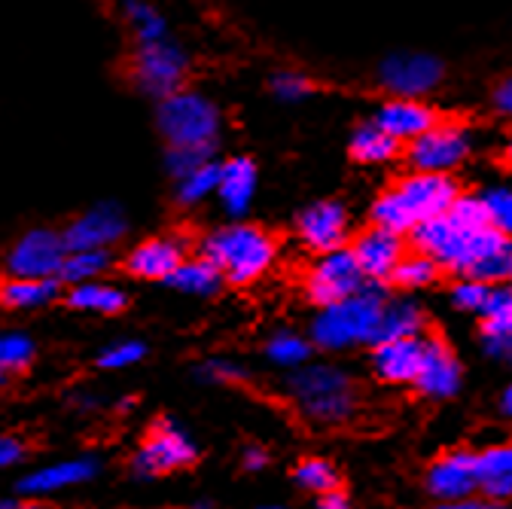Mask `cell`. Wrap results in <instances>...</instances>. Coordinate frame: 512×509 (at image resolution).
<instances>
[{
	"mask_svg": "<svg viewBox=\"0 0 512 509\" xmlns=\"http://www.w3.org/2000/svg\"><path fill=\"white\" fill-rule=\"evenodd\" d=\"M470 156V135L455 122H439L406 147V159L418 174H448Z\"/></svg>",
	"mask_w": 512,
	"mask_h": 509,
	"instance_id": "cell-7",
	"label": "cell"
},
{
	"mask_svg": "<svg viewBox=\"0 0 512 509\" xmlns=\"http://www.w3.org/2000/svg\"><path fill=\"white\" fill-rule=\"evenodd\" d=\"M205 260L220 269L232 284H250L275 263V241L256 226H226L202 241Z\"/></svg>",
	"mask_w": 512,
	"mask_h": 509,
	"instance_id": "cell-3",
	"label": "cell"
},
{
	"mask_svg": "<svg viewBox=\"0 0 512 509\" xmlns=\"http://www.w3.org/2000/svg\"><path fill=\"white\" fill-rule=\"evenodd\" d=\"M494 107H497L500 113H509V110H512V83H509V80H500V83L494 86Z\"/></svg>",
	"mask_w": 512,
	"mask_h": 509,
	"instance_id": "cell-48",
	"label": "cell"
},
{
	"mask_svg": "<svg viewBox=\"0 0 512 509\" xmlns=\"http://www.w3.org/2000/svg\"><path fill=\"white\" fill-rule=\"evenodd\" d=\"M128 16H132V25H135V37L138 43H156V40H165V22L162 16L147 7V4H128Z\"/></svg>",
	"mask_w": 512,
	"mask_h": 509,
	"instance_id": "cell-38",
	"label": "cell"
},
{
	"mask_svg": "<svg viewBox=\"0 0 512 509\" xmlns=\"http://www.w3.org/2000/svg\"><path fill=\"white\" fill-rule=\"evenodd\" d=\"M482 345H485V354H491V357H497V360H509L512 336H485Z\"/></svg>",
	"mask_w": 512,
	"mask_h": 509,
	"instance_id": "cell-46",
	"label": "cell"
},
{
	"mask_svg": "<svg viewBox=\"0 0 512 509\" xmlns=\"http://www.w3.org/2000/svg\"><path fill=\"white\" fill-rule=\"evenodd\" d=\"M183 260H186V247L180 238H150L128 253L125 269L135 278L168 281Z\"/></svg>",
	"mask_w": 512,
	"mask_h": 509,
	"instance_id": "cell-19",
	"label": "cell"
},
{
	"mask_svg": "<svg viewBox=\"0 0 512 509\" xmlns=\"http://www.w3.org/2000/svg\"><path fill=\"white\" fill-rule=\"evenodd\" d=\"M384 305V290L375 281H366L360 293L327 305L324 314H317V321L311 327V339L317 348L327 351H345L354 345H372L378 317Z\"/></svg>",
	"mask_w": 512,
	"mask_h": 509,
	"instance_id": "cell-2",
	"label": "cell"
},
{
	"mask_svg": "<svg viewBox=\"0 0 512 509\" xmlns=\"http://www.w3.org/2000/svg\"><path fill=\"white\" fill-rule=\"evenodd\" d=\"M68 250L61 244V235L52 229H34L16 241L10 250V272L13 278H55Z\"/></svg>",
	"mask_w": 512,
	"mask_h": 509,
	"instance_id": "cell-12",
	"label": "cell"
},
{
	"mask_svg": "<svg viewBox=\"0 0 512 509\" xmlns=\"http://www.w3.org/2000/svg\"><path fill=\"white\" fill-rule=\"evenodd\" d=\"M482 205H485V214H488V223L497 229V232H509L512 229V193L506 186H497V189H488V193L479 196Z\"/></svg>",
	"mask_w": 512,
	"mask_h": 509,
	"instance_id": "cell-37",
	"label": "cell"
},
{
	"mask_svg": "<svg viewBox=\"0 0 512 509\" xmlns=\"http://www.w3.org/2000/svg\"><path fill=\"white\" fill-rule=\"evenodd\" d=\"M482 509H506V506H503V503H494V500H488V503H485Z\"/></svg>",
	"mask_w": 512,
	"mask_h": 509,
	"instance_id": "cell-54",
	"label": "cell"
},
{
	"mask_svg": "<svg viewBox=\"0 0 512 509\" xmlns=\"http://www.w3.org/2000/svg\"><path fill=\"white\" fill-rule=\"evenodd\" d=\"M263 509H284V506H263Z\"/></svg>",
	"mask_w": 512,
	"mask_h": 509,
	"instance_id": "cell-57",
	"label": "cell"
},
{
	"mask_svg": "<svg viewBox=\"0 0 512 509\" xmlns=\"http://www.w3.org/2000/svg\"><path fill=\"white\" fill-rule=\"evenodd\" d=\"M509 275H512V247H503V250L491 253V257L479 260V263L467 272V278H473V281H479V284H488V287H497V284L506 281Z\"/></svg>",
	"mask_w": 512,
	"mask_h": 509,
	"instance_id": "cell-36",
	"label": "cell"
},
{
	"mask_svg": "<svg viewBox=\"0 0 512 509\" xmlns=\"http://www.w3.org/2000/svg\"><path fill=\"white\" fill-rule=\"evenodd\" d=\"M253 189H256V165L247 156H238V159H229L220 165L217 196L232 217L247 214V208L253 202Z\"/></svg>",
	"mask_w": 512,
	"mask_h": 509,
	"instance_id": "cell-21",
	"label": "cell"
},
{
	"mask_svg": "<svg viewBox=\"0 0 512 509\" xmlns=\"http://www.w3.org/2000/svg\"><path fill=\"white\" fill-rule=\"evenodd\" d=\"M372 220H375L378 229H388L394 235H406V232L415 229L412 220H409V214L403 211V205H400L394 189H388V193L378 196V202L372 205Z\"/></svg>",
	"mask_w": 512,
	"mask_h": 509,
	"instance_id": "cell-31",
	"label": "cell"
},
{
	"mask_svg": "<svg viewBox=\"0 0 512 509\" xmlns=\"http://www.w3.org/2000/svg\"><path fill=\"white\" fill-rule=\"evenodd\" d=\"M412 244L418 253L430 257L439 269H452V272H470L479 260L491 257V253L509 247V238L497 232L494 226L482 229H467L455 223L448 214L424 220L412 229Z\"/></svg>",
	"mask_w": 512,
	"mask_h": 509,
	"instance_id": "cell-1",
	"label": "cell"
},
{
	"mask_svg": "<svg viewBox=\"0 0 512 509\" xmlns=\"http://www.w3.org/2000/svg\"><path fill=\"white\" fill-rule=\"evenodd\" d=\"M58 296L55 278H13L0 287V302L10 308H37Z\"/></svg>",
	"mask_w": 512,
	"mask_h": 509,
	"instance_id": "cell-27",
	"label": "cell"
},
{
	"mask_svg": "<svg viewBox=\"0 0 512 509\" xmlns=\"http://www.w3.org/2000/svg\"><path fill=\"white\" fill-rule=\"evenodd\" d=\"M403 150V144H397L391 135H384L375 122L360 125L351 138V156L363 165H378V162H391L397 153Z\"/></svg>",
	"mask_w": 512,
	"mask_h": 509,
	"instance_id": "cell-26",
	"label": "cell"
},
{
	"mask_svg": "<svg viewBox=\"0 0 512 509\" xmlns=\"http://www.w3.org/2000/svg\"><path fill=\"white\" fill-rule=\"evenodd\" d=\"M159 132L171 147H214L220 110L199 92H174L159 101Z\"/></svg>",
	"mask_w": 512,
	"mask_h": 509,
	"instance_id": "cell-5",
	"label": "cell"
},
{
	"mask_svg": "<svg viewBox=\"0 0 512 509\" xmlns=\"http://www.w3.org/2000/svg\"><path fill=\"white\" fill-rule=\"evenodd\" d=\"M488 317H512V290L509 287H488V296L479 308Z\"/></svg>",
	"mask_w": 512,
	"mask_h": 509,
	"instance_id": "cell-44",
	"label": "cell"
},
{
	"mask_svg": "<svg viewBox=\"0 0 512 509\" xmlns=\"http://www.w3.org/2000/svg\"><path fill=\"white\" fill-rule=\"evenodd\" d=\"M421 351H424L421 336L378 342L375 354H372V366H375L378 378L394 381V385H403V381H415L418 366H421Z\"/></svg>",
	"mask_w": 512,
	"mask_h": 509,
	"instance_id": "cell-20",
	"label": "cell"
},
{
	"mask_svg": "<svg viewBox=\"0 0 512 509\" xmlns=\"http://www.w3.org/2000/svg\"><path fill=\"white\" fill-rule=\"evenodd\" d=\"M144 354H147V348H144L141 342H119V345L107 348V351L101 354L98 363H101L104 369H125V366H132V363L144 360Z\"/></svg>",
	"mask_w": 512,
	"mask_h": 509,
	"instance_id": "cell-41",
	"label": "cell"
},
{
	"mask_svg": "<svg viewBox=\"0 0 512 509\" xmlns=\"http://www.w3.org/2000/svg\"><path fill=\"white\" fill-rule=\"evenodd\" d=\"M272 92H275L281 101H299V98H305V95L314 92V83H311L308 77H302V74L284 71V74H275V77H272Z\"/></svg>",
	"mask_w": 512,
	"mask_h": 509,
	"instance_id": "cell-40",
	"label": "cell"
},
{
	"mask_svg": "<svg viewBox=\"0 0 512 509\" xmlns=\"http://www.w3.org/2000/svg\"><path fill=\"white\" fill-rule=\"evenodd\" d=\"M439 275V266L424 257V253H415V257H403L400 266L394 269V281L406 290H418V287H430Z\"/></svg>",
	"mask_w": 512,
	"mask_h": 509,
	"instance_id": "cell-32",
	"label": "cell"
},
{
	"mask_svg": "<svg viewBox=\"0 0 512 509\" xmlns=\"http://www.w3.org/2000/svg\"><path fill=\"white\" fill-rule=\"evenodd\" d=\"M299 235L311 250L333 253L348 238V211L339 202H317L299 217Z\"/></svg>",
	"mask_w": 512,
	"mask_h": 509,
	"instance_id": "cell-18",
	"label": "cell"
},
{
	"mask_svg": "<svg viewBox=\"0 0 512 509\" xmlns=\"http://www.w3.org/2000/svg\"><path fill=\"white\" fill-rule=\"evenodd\" d=\"M128 61H132V80L138 83V89H144L147 95H156L159 101L180 92L186 71H189L186 55L168 40L138 43Z\"/></svg>",
	"mask_w": 512,
	"mask_h": 509,
	"instance_id": "cell-6",
	"label": "cell"
},
{
	"mask_svg": "<svg viewBox=\"0 0 512 509\" xmlns=\"http://www.w3.org/2000/svg\"><path fill=\"white\" fill-rule=\"evenodd\" d=\"M351 257H354V263L366 281L381 284L384 278L394 275V269L406 257V241H403V235H394L388 229L372 226L354 241Z\"/></svg>",
	"mask_w": 512,
	"mask_h": 509,
	"instance_id": "cell-13",
	"label": "cell"
},
{
	"mask_svg": "<svg viewBox=\"0 0 512 509\" xmlns=\"http://www.w3.org/2000/svg\"><path fill=\"white\" fill-rule=\"evenodd\" d=\"M34 360V342L22 333H4L0 336V372L25 369Z\"/></svg>",
	"mask_w": 512,
	"mask_h": 509,
	"instance_id": "cell-35",
	"label": "cell"
},
{
	"mask_svg": "<svg viewBox=\"0 0 512 509\" xmlns=\"http://www.w3.org/2000/svg\"><path fill=\"white\" fill-rule=\"evenodd\" d=\"M211 153H214V147H171L168 150V171L180 180V177L192 174L196 168L214 162Z\"/></svg>",
	"mask_w": 512,
	"mask_h": 509,
	"instance_id": "cell-39",
	"label": "cell"
},
{
	"mask_svg": "<svg viewBox=\"0 0 512 509\" xmlns=\"http://www.w3.org/2000/svg\"><path fill=\"white\" fill-rule=\"evenodd\" d=\"M68 302L74 308H83V311H98V314H119L125 305H128V296L125 290L113 287V284H98V281H89V284H77L68 296Z\"/></svg>",
	"mask_w": 512,
	"mask_h": 509,
	"instance_id": "cell-28",
	"label": "cell"
},
{
	"mask_svg": "<svg viewBox=\"0 0 512 509\" xmlns=\"http://www.w3.org/2000/svg\"><path fill=\"white\" fill-rule=\"evenodd\" d=\"M125 235V217L116 205H98L77 217L61 235V244L68 253L74 250H104Z\"/></svg>",
	"mask_w": 512,
	"mask_h": 509,
	"instance_id": "cell-15",
	"label": "cell"
},
{
	"mask_svg": "<svg viewBox=\"0 0 512 509\" xmlns=\"http://www.w3.org/2000/svg\"><path fill=\"white\" fill-rule=\"evenodd\" d=\"M500 409H503V415H512V391H506V394H503Z\"/></svg>",
	"mask_w": 512,
	"mask_h": 509,
	"instance_id": "cell-52",
	"label": "cell"
},
{
	"mask_svg": "<svg viewBox=\"0 0 512 509\" xmlns=\"http://www.w3.org/2000/svg\"><path fill=\"white\" fill-rule=\"evenodd\" d=\"M394 193L403 205V211L409 214L412 226L442 217L448 208L455 205V199L461 196V189L455 183L452 174H418L412 171L409 177H403Z\"/></svg>",
	"mask_w": 512,
	"mask_h": 509,
	"instance_id": "cell-8",
	"label": "cell"
},
{
	"mask_svg": "<svg viewBox=\"0 0 512 509\" xmlns=\"http://www.w3.org/2000/svg\"><path fill=\"white\" fill-rule=\"evenodd\" d=\"M196 509H211V506H208V503H199V506H196Z\"/></svg>",
	"mask_w": 512,
	"mask_h": 509,
	"instance_id": "cell-56",
	"label": "cell"
},
{
	"mask_svg": "<svg viewBox=\"0 0 512 509\" xmlns=\"http://www.w3.org/2000/svg\"><path fill=\"white\" fill-rule=\"evenodd\" d=\"M485 503H479V500H452V503H439L436 509H482Z\"/></svg>",
	"mask_w": 512,
	"mask_h": 509,
	"instance_id": "cell-51",
	"label": "cell"
},
{
	"mask_svg": "<svg viewBox=\"0 0 512 509\" xmlns=\"http://www.w3.org/2000/svg\"><path fill=\"white\" fill-rule=\"evenodd\" d=\"M317 509H351V500L342 491H330V494L320 497V506Z\"/></svg>",
	"mask_w": 512,
	"mask_h": 509,
	"instance_id": "cell-50",
	"label": "cell"
},
{
	"mask_svg": "<svg viewBox=\"0 0 512 509\" xmlns=\"http://www.w3.org/2000/svg\"><path fill=\"white\" fill-rule=\"evenodd\" d=\"M366 284V278L360 275L354 257H351V250H333V253H324L320 257V263L311 269L308 275V296L311 302L317 305H336L354 293H360Z\"/></svg>",
	"mask_w": 512,
	"mask_h": 509,
	"instance_id": "cell-9",
	"label": "cell"
},
{
	"mask_svg": "<svg viewBox=\"0 0 512 509\" xmlns=\"http://www.w3.org/2000/svg\"><path fill=\"white\" fill-rule=\"evenodd\" d=\"M427 491L439 503L467 500L476 491V455L473 452H452L439 458L427 470Z\"/></svg>",
	"mask_w": 512,
	"mask_h": 509,
	"instance_id": "cell-17",
	"label": "cell"
},
{
	"mask_svg": "<svg viewBox=\"0 0 512 509\" xmlns=\"http://www.w3.org/2000/svg\"><path fill=\"white\" fill-rule=\"evenodd\" d=\"M290 394L302 415L317 424H342L354 412V385L336 366H308L290 378Z\"/></svg>",
	"mask_w": 512,
	"mask_h": 509,
	"instance_id": "cell-4",
	"label": "cell"
},
{
	"mask_svg": "<svg viewBox=\"0 0 512 509\" xmlns=\"http://www.w3.org/2000/svg\"><path fill=\"white\" fill-rule=\"evenodd\" d=\"M476 488L494 503H503L512 494V449L491 445L476 455Z\"/></svg>",
	"mask_w": 512,
	"mask_h": 509,
	"instance_id": "cell-23",
	"label": "cell"
},
{
	"mask_svg": "<svg viewBox=\"0 0 512 509\" xmlns=\"http://www.w3.org/2000/svg\"><path fill=\"white\" fill-rule=\"evenodd\" d=\"M381 86L391 89L397 98H421L430 89H436L445 77V65L433 55H391L384 65L378 68Z\"/></svg>",
	"mask_w": 512,
	"mask_h": 509,
	"instance_id": "cell-10",
	"label": "cell"
},
{
	"mask_svg": "<svg viewBox=\"0 0 512 509\" xmlns=\"http://www.w3.org/2000/svg\"><path fill=\"white\" fill-rule=\"evenodd\" d=\"M220 281H223L220 269L214 263H208L205 257H199V260H183L174 269V275L168 278V284L174 290H183V293H192V296H211V293H217L220 290Z\"/></svg>",
	"mask_w": 512,
	"mask_h": 509,
	"instance_id": "cell-25",
	"label": "cell"
},
{
	"mask_svg": "<svg viewBox=\"0 0 512 509\" xmlns=\"http://www.w3.org/2000/svg\"><path fill=\"white\" fill-rule=\"evenodd\" d=\"M98 473V464L92 458H74V461H61L52 467H40L34 473H28L19 482L22 494H49V491H61L71 485H83Z\"/></svg>",
	"mask_w": 512,
	"mask_h": 509,
	"instance_id": "cell-22",
	"label": "cell"
},
{
	"mask_svg": "<svg viewBox=\"0 0 512 509\" xmlns=\"http://www.w3.org/2000/svg\"><path fill=\"white\" fill-rule=\"evenodd\" d=\"M482 336H512V317H488L482 324Z\"/></svg>",
	"mask_w": 512,
	"mask_h": 509,
	"instance_id": "cell-47",
	"label": "cell"
},
{
	"mask_svg": "<svg viewBox=\"0 0 512 509\" xmlns=\"http://www.w3.org/2000/svg\"><path fill=\"white\" fill-rule=\"evenodd\" d=\"M196 461V445L192 439L171 421H162L153 427L144 449L135 455V473L138 476H162L177 467H186Z\"/></svg>",
	"mask_w": 512,
	"mask_h": 509,
	"instance_id": "cell-11",
	"label": "cell"
},
{
	"mask_svg": "<svg viewBox=\"0 0 512 509\" xmlns=\"http://www.w3.org/2000/svg\"><path fill=\"white\" fill-rule=\"evenodd\" d=\"M110 266V257H107V250H74L64 257L58 275L61 281H68V284H89L95 281L104 269Z\"/></svg>",
	"mask_w": 512,
	"mask_h": 509,
	"instance_id": "cell-29",
	"label": "cell"
},
{
	"mask_svg": "<svg viewBox=\"0 0 512 509\" xmlns=\"http://www.w3.org/2000/svg\"><path fill=\"white\" fill-rule=\"evenodd\" d=\"M25 458V445L13 436H0V467L19 464Z\"/></svg>",
	"mask_w": 512,
	"mask_h": 509,
	"instance_id": "cell-45",
	"label": "cell"
},
{
	"mask_svg": "<svg viewBox=\"0 0 512 509\" xmlns=\"http://www.w3.org/2000/svg\"><path fill=\"white\" fill-rule=\"evenodd\" d=\"M296 482L308 491H317V494H330V491H339V473L333 470V464L320 461V458H308L296 467Z\"/></svg>",
	"mask_w": 512,
	"mask_h": 509,
	"instance_id": "cell-33",
	"label": "cell"
},
{
	"mask_svg": "<svg viewBox=\"0 0 512 509\" xmlns=\"http://www.w3.org/2000/svg\"><path fill=\"white\" fill-rule=\"evenodd\" d=\"M485 296H488V284H479V281H473V278H464V281L455 284V290H452L455 305L464 308V311H479L482 302H485Z\"/></svg>",
	"mask_w": 512,
	"mask_h": 509,
	"instance_id": "cell-43",
	"label": "cell"
},
{
	"mask_svg": "<svg viewBox=\"0 0 512 509\" xmlns=\"http://www.w3.org/2000/svg\"><path fill=\"white\" fill-rule=\"evenodd\" d=\"M217 180H220V162H208L192 174L180 177V189H177L180 205H199L202 199L217 193Z\"/></svg>",
	"mask_w": 512,
	"mask_h": 509,
	"instance_id": "cell-30",
	"label": "cell"
},
{
	"mask_svg": "<svg viewBox=\"0 0 512 509\" xmlns=\"http://www.w3.org/2000/svg\"><path fill=\"white\" fill-rule=\"evenodd\" d=\"M22 509H49V506H43V503H28V506H22Z\"/></svg>",
	"mask_w": 512,
	"mask_h": 509,
	"instance_id": "cell-55",
	"label": "cell"
},
{
	"mask_svg": "<svg viewBox=\"0 0 512 509\" xmlns=\"http://www.w3.org/2000/svg\"><path fill=\"white\" fill-rule=\"evenodd\" d=\"M269 464V455L260 449V445H250V449H244V467L247 470H263Z\"/></svg>",
	"mask_w": 512,
	"mask_h": 509,
	"instance_id": "cell-49",
	"label": "cell"
},
{
	"mask_svg": "<svg viewBox=\"0 0 512 509\" xmlns=\"http://www.w3.org/2000/svg\"><path fill=\"white\" fill-rule=\"evenodd\" d=\"M439 122H442L439 113L430 104H424L421 98H394V101L384 104L375 116L378 129L384 135H391L397 144H412L415 138H421Z\"/></svg>",
	"mask_w": 512,
	"mask_h": 509,
	"instance_id": "cell-16",
	"label": "cell"
},
{
	"mask_svg": "<svg viewBox=\"0 0 512 509\" xmlns=\"http://www.w3.org/2000/svg\"><path fill=\"white\" fill-rule=\"evenodd\" d=\"M415 385L430 400H452L461 391V363L442 339H424Z\"/></svg>",
	"mask_w": 512,
	"mask_h": 509,
	"instance_id": "cell-14",
	"label": "cell"
},
{
	"mask_svg": "<svg viewBox=\"0 0 512 509\" xmlns=\"http://www.w3.org/2000/svg\"><path fill=\"white\" fill-rule=\"evenodd\" d=\"M311 354V342H305L302 336L296 333H278L272 342H269V357L278 363V366H287V369H296L308 360Z\"/></svg>",
	"mask_w": 512,
	"mask_h": 509,
	"instance_id": "cell-34",
	"label": "cell"
},
{
	"mask_svg": "<svg viewBox=\"0 0 512 509\" xmlns=\"http://www.w3.org/2000/svg\"><path fill=\"white\" fill-rule=\"evenodd\" d=\"M199 375H202L205 381H217V385H238V381L247 378V372H244L238 363H229V360H208V363L199 369Z\"/></svg>",
	"mask_w": 512,
	"mask_h": 509,
	"instance_id": "cell-42",
	"label": "cell"
},
{
	"mask_svg": "<svg viewBox=\"0 0 512 509\" xmlns=\"http://www.w3.org/2000/svg\"><path fill=\"white\" fill-rule=\"evenodd\" d=\"M424 330V314L415 302H384L381 305V317L372 336V345L378 342H391V339H415Z\"/></svg>",
	"mask_w": 512,
	"mask_h": 509,
	"instance_id": "cell-24",
	"label": "cell"
},
{
	"mask_svg": "<svg viewBox=\"0 0 512 509\" xmlns=\"http://www.w3.org/2000/svg\"><path fill=\"white\" fill-rule=\"evenodd\" d=\"M0 509H22V503H16V500H0Z\"/></svg>",
	"mask_w": 512,
	"mask_h": 509,
	"instance_id": "cell-53",
	"label": "cell"
}]
</instances>
